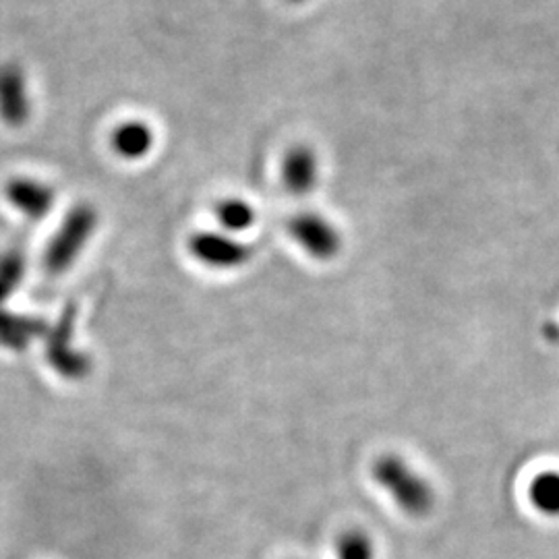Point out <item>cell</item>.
<instances>
[{
  "label": "cell",
  "instance_id": "obj_1",
  "mask_svg": "<svg viewBox=\"0 0 559 559\" xmlns=\"http://www.w3.org/2000/svg\"><path fill=\"white\" fill-rule=\"evenodd\" d=\"M373 477L392 496L402 512L425 516L433 508V489L399 456H383L373 466Z\"/></svg>",
  "mask_w": 559,
  "mask_h": 559
},
{
  "label": "cell",
  "instance_id": "obj_2",
  "mask_svg": "<svg viewBox=\"0 0 559 559\" xmlns=\"http://www.w3.org/2000/svg\"><path fill=\"white\" fill-rule=\"evenodd\" d=\"M96 226H98V214L92 205L73 207L60 224L57 235L48 242V249L44 255V265L48 274L67 272L80 258L83 247L94 235Z\"/></svg>",
  "mask_w": 559,
  "mask_h": 559
},
{
  "label": "cell",
  "instance_id": "obj_3",
  "mask_svg": "<svg viewBox=\"0 0 559 559\" xmlns=\"http://www.w3.org/2000/svg\"><path fill=\"white\" fill-rule=\"evenodd\" d=\"M288 230L313 260H334L342 249L338 228L313 212L297 214L288 224Z\"/></svg>",
  "mask_w": 559,
  "mask_h": 559
},
{
  "label": "cell",
  "instance_id": "obj_4",
  "mask_svg": "<svg viewBox=\"0 0 559 559\" xmlns=\"http://www.w3.org/2000/svg\"><path fill=\"white\" fill-rule=\"evenodd\" d=\"M29 117L32 100L23 69L13 62L0 64V120L11 129H20Z\"/></svg>",
  "mask_w": 559,
  "mask_h": 559
},
{
  "label": "cell",
  "instance_id": "obj_5",
  "mask_svg": "<svg viewBox=\"0 0 559 559\" xmlns=\"http://www.w3.org/2000/svg\"><path fill=\"white\" fill-rule=\"evenodd\" d=\"M191 255L203 265L214 270H230L247 263L251 249L237 239H230L218 233H198L189 240Z\"/></svg>",
  "mask_w": 559,
  "mask_h": 559
},
{
  "label": "cell",
  "instance_id": "obj_6",
  "mask_svg": "<svg viewBox=\"0 0 559 559\" xmlns=\"http://www.w3.org/2000/svg\"><path fill=\"white\" fill-rule=\"evenodd\" d=\"M73 311H67L60 318L52 336L48 338L46 346V357L50 360V365L55 367V371H59L60 376L71 378V380H80L87 371H90V359L85 355H81L80 350L73 348Z\"/></svg>",
  "mask_w": 559,
  "mask_h": 559
},
{
  "label": "cell",
  "instance_id": "obj_7",
  "mask_svg": "<svg viewBox=\"0 0 559 559\" xmlns=\"http://www.w3.org/2000/svg\"><path fill=\"white\" fill-rule=\"evenodd\" d=\"M7 198L29 221H41L55 205L57 193L50 185L34 179H13L7 185Z\"/></svg>",
  "mask_w": 559,
  "mask_h": 559
},
{
  "label": "cell",
  "instance_id": "obj_8",
  "mask_svg": "<svg viewBox=\"0 0 559 559\" xmlns=\"http://www.w3.org/2000/svg\"><path fill=\"white\" fill-rule=\"evenodd\" d=\"M318 156L307 145H295L282 160V182L293 195H307L318 182Z\"/></svg>",
  "mask_w": 559,
  "mask_h": 559
},
{
  "label": "cell",
  "instance_id": "obj_9",
  "mask_svg": "<svg viewBox=\"0 0 559 559\" xmlns=\"http://www.w3.org/2000/svg\"><path fill=\"white\" fill-rule=\"evenodd\" d=\"M112 147L124 160H140L154 147V131L140 120L124 122L112 133Z\"/></svg>",
  "mask_w": 559,
  "mask_h": 559
},
{
  "label": "cell",
  "instance_id": "obj_10",
  "mask_svg": "<svg viewBox=\"0 0 559 559\" xmlns=\"http://www.w3.org/2000/svg\"><path fill=\"white\" fill-rule=\"evenodd\" d=\"M44 323L0 309V344L13 350H23L29 342L44 334Z\"/></svg>",
  "mask_w": 559,
  "mask_h": 559
},
{
  "label": "cell",
  "instance_id": "obj_11",
  "mask_svg": "<svg viewBox=\"0 0 559 559\" xmlns=\"http://www.w3.org/2000/svg\"><path fill=\"white\" fill-rule=\"evenodd\" d=\"M528 500L545 516H559V473H540L528 487Z\"/></svg>",
  "mask_w": 559,
  "mask_h": 559
},
{
  "label": "cell",
  "instance_id": "obj_12",
  "mask_svg": "<svg viewBox=\"0 0 559 559\" xmlns=\"http://www.w3.org/2000/svg\"><path fill=\"white\" fill-rule=\"evenodd\" d=\"M216 216L224 228L235 230V233L247 230L255 222L253 207L242 200L222 201L221 205L216 207Z\"/></svg>",
  "mask_w": 559,
  "mask_h": 559
},
{
  "label": "cell",
  "instance_id": "obj_13",
  "mask_svg": "<svg viewBox=\"0 0 559 559\" xmlns=\"http://www.w3.org/2000/svg\"><path fill=\"white\" fill-rule=\"evenodd\" d=\"M25 276V258L20 251H9L0 258V302L9 299Z\"/></svg>",
  "mask_w": 559,
  "mask_h": 559
},
{
  "label": "cell",
  "instance_id": "obj_14",
  "mask_svg": "<svg viewBox=\"0 0 559 559\" xmlns=\"http://www.w3.org/2000/svg\"><path fill=\"white\" fill-rule=\"evenodd\" d=\"M338 559H376L373 540L362 531H346L338 539Z\"/></svg>",
  "mask_w": 559,
  "mask_h": 559
},
{
  "label": "cell",
  "instance_id": "obj_15",
  "mask_svg": "<svg viewBox=\"0 0 559 559\" xmlns=\"http://www.w3.org/2000/svg\"><path fill=\"white\" fill-rule=\"evenodd\" d=\"M545 334H547V340H551V342H559V328L556 323L547 325V328H545Z\"/></svg>",
  "mask_w": 559,
  "mask_h": 559
},
{
  "label": "cell",
  "instance_id": "obj_16",
  "mask_svg": "<svg viewBox=\"0 0 559 559\" xmlns=\"http://www.w3.org/2000/svg\"><path fill=\"white\" fill-rule=\"evenodd\" d=\"M288 2H302V0H288Z\"/></svg>",
  "mask_w": 559,
  "mask_h": 559
}]
</instances>
